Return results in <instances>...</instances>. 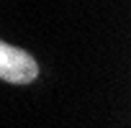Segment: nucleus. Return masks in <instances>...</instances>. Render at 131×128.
I'll list each match as a JSON object with an SVG mask.
<instances>
[{
  "label": "nucleus",
  "mask_w": 131,
  "mask_h": 128,
  "mask_svg": "<svg viewBox=\"0 0 131 128\" xmlns=\"http://www.w3.org/2000/svg\"><path fill=\"white\" fill-rule=\"evenodd\" d=\"M39 77V61L21 46L0 41V80L10 85H31Z\"/></svg>",
  "instance_id": "1"
}]
</instances>
